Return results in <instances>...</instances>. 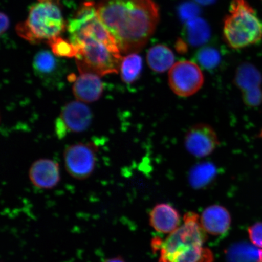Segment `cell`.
Listing matches in <instances>:
<instances>
[{"label": "cell", "instance_id": "obj_4", "mask_svg": "<svg viewBox=\"0 0 262 262\" xmlns=\"http://www.w3.org/2000/svg\"><path fill=\"white\" fill-rule=\"evenodd\" d=\"M224 37L229 47L242 49L262 39V21L246 0H232L224 25Z\"/></svg>", "mask_w": 262, "mask_h": 262}, {"label": "cell", "instance_id": "obj_21", "mask_svg": "<svg viewBox=\"0 0 262 262\" xmlns=\"http://www.w3.org/2000/svg\"><path fill=\"white\" fill-rule=\"evenodd\" d=\"M214 255L209 248L204 246L191 249L186 253L180 255L173 262H213Z\"/></svg>", "mask_w": 262, "mask_h": 262}, {"label": "cell", "instance_id": "obj_10", "mask_svg": "<svg viewBox=\"0 0 262 262\" xmlns=\"http://www.w3.org/2000/svg\"><path fill=\"white\" fill-rule=\"evenodd\" d=\"M29 177L35 187L39 189H52L60 182V168L58 164L53 160L39 159L31 166Z\"/></svg>", "mask_w": 262, "mask_h": 262}, {"label": "cell", "instance_id": "obj_7", "mask_svg": "<svg viewBox=\"0 0 262 262\" xmlns=\"http://www.w3.org/2000/svg\"><path fill=\"white\" fill-rule=\"evenodd\" d=\"M97 150L92 143H78L68 146L64 152L67 172L75 179L90 178L96 167Z\"/></svg>", "mask_w": 262, "mask_h": 262}, {"label": "cell", "instance_id": "obj_25", "mask_svg": "<svg viewBox=\"0 0 262 262\" xmlns=\"http://www.w3.org/2000/svg\"><path fill=\"white\" fill-rule=\"evenodd\" d=\"M248 234L255 247L262 248V222L256 223L249 228Z\"/></svg>", "mask_w": 262, "mask_h": 262}, {"label": "cell", "instance_id": "obj_8", "mask_svg": "<svg viewBox=\"0 0 262 262\" xmlns=\"http://www.w3.org/2000/svg\"><path fill=\"white\" fill-rule=\"evenodd\" d=\"M92 120L93 113L90 107L78 100L71 101L62 107L55 122V132L59 139L68 133L83 132L90 127Z\"/></svg>", "mask_w": 262, "mask_h": 262}, {"label": "cell", "instance_id": "obj_27", "mask_svg": "<svg viewBox=\"0 0 262 262\" xmlns=\"http://www.w3.org/2000/svg\"><path fill=\"white\" fill-rule=\"evenodd\" d=\"M101 262H126L122 256H116L112 258H106Z\"/></svg>", "mask_w": 262, "mask_h": 262}, {"label": "cell", "instance_id": "obj_11", "mask_svg": "<svg viewBox=\"0 0 262 262\" xmlns=\"http://www.w3.org/2000/svg\"><path fill=\"white\" fill-rule=\"evenodd\" d=\"M206 233L221 236L227 233L231 224L230 214L224 206L212 205L206 208L200 219Z\"/></svg>", "mask_w": 262, "mask_h": 262}, {"label": "cell", "instance_id": "obj_6", "mask_svg": "<svg viewBox=\"0 0 262 262\" xmlns=\"http://www.w3.org/2000/svg\"><path fill=\"white\" fill-rule=\"evenodd\" d=\"M168 83L177 96L188 97L201 89L204 83V76L201 69L194 62L180 61L170 69Z\"/></svg>", "mask_w": 262, "mask_h": 262}, {"label": "cell", "instance_id": "obj_5", "mask_svg": "<svg viewBox=\"0 0 262 262\" xmlns=\"http://www.w3.org/2000/svg\"><path fill=\"white\" fill-rule=\"evenodd\" d=\"M184 223L169 234L165 240L156 238L152 242L154 250L160 251L159 262H173L179 255L191 249L204 246L207 236L196 213H186Z\"/></svg>", "mask_w": 262, "mask_h": 262}, {"label": "cell", "instance_id": "obj_12", "mask_svg": "<svg viewBox=\"0 0 262 262\" xmlns=\"http://www.w3.org/2000/svg\"><path fill=\"white\" fill-rule=\"evenodd\" d=\"M100 77L93 73H80L74 80L73 86V94L77 100L90 103L99 100L104 89Z\"/></svg>", "mask_w": 262, "mask_h": 262}, {"label": "cell", "instance_id": "obj_16", "mask_svg": "<svg viewBox=\"0 0 262 262\" xmlns=\"http://www.w3.org/2000/svg\"><path fill=\"white\" fill-rule=\"evenodd\" d=\"M185 25L186 37L192 47H201L210 38L211 28L204 19L198 16L186 22Z\"/></svg>", "mask_w": 262, "mask_h": 262}, {"label": "cell", "instance_id": "obj_29", "mask_svg": "<svg viewBox=\"0 0 262 262\" xmlns=\"http://www.w3.org/2000/svg\"><path fill=\"white\" fill-rule=\"evenodd\" d=\"M257 262H262V250L261 251V254H260L259 260H258V261Z\"/></svg>", "mask_w": 262, "mask_h": 262}, {"label": "cell", "instance_id": "obj_1", "mask_svg": "<svg viewBox=\"0 0 262 262\" xmlns=\"http://www.w3.org/2000/svg\"><path fill=\"white\" fill-rule=\"evenodd\" d=\"M70 41L77 49L80 73L101 77L119 73L123 58L113 36L101 22L96 5L84 2L69 22Z\"/></svg>", "mask_w": 262, "mask_h": 262}, {"label": "cell", "instance_id": "obj_26", "mask_svg": "<svg viewBox=\"0 0 262 262\" xmlns=\"http://www.w3.org/2000/svg\"><path fill=\"white\" fill-rule=\"evenodd\" d=\"M9 18L7 15L1 13V34L3 35L8 31L9 26Z\"/></svg>", "mask_w": 262, "mask_h": 262}, {"label": "cell", "instance_id": "obj_23", "mask_svg": "<svg viewBox=\"0 0 262 262\" xmlns=\"http://www.w3.org/2000/svg\"><path fill=\"white\" fill-rule=\"evenodd\" d=\"M48 42L55 56L66 58L77 56V49L70 41L57 37L48 41Z\"/></svg>", "mask_w": 262, "mask_h": 262}, {"label": "cell", "instance_id": "obj_9", "mask_svg": "<svg viewBox=\"0 0 262 262\" xmlns=\"http://www.w3.org/2000/svg\"><path fill=\"white\" fill-rule=\"evenodd\" d=\"M219 145L220 142L217 134L208 124H196L186 134V149L198 158H204L211 155Z\"/></svg>", "mask_w": 262, "mask_h": 262}, {"label": "cell", "instance_id": "obj_22", "mask_svg": "<svg viewBox=\"0 0 262 262\" xmlns=\"http://www.w3.org/2000/svg\"><path fill=\"white\" fill-rule=\"evenodd\" d=\"M196 60L202 68L212 70L221 63V56L217 49L212 47L202 48L196 54Z\"/></svg>", "mask_w": 262, "mask_h": 262}, {"label": "cell", "instance_id": "obj_2", "mask_svg": "<svg viewBox=\"0 0 262 262\" xmlns=\"http://www.w3.org/2000/svg\"><path fill=\"white\" fill-rule=\"evenodd\" d=\"M96 7L101 22L125 54L145 47L159 21V7L153 0H100Z\"/></svg>", "mask_w": 262, "mask_h": 262}, {"label": "cell", "instance_id": "obj_17", "mask_svg": "<svg viewBox=\"0 0 262 262\" xmlns=\"http://www.w3.org/2000/svg\"><path fill=\"white\" fill-rule=\"evenodd\" d=\"M54 55L47 50L40 51L35 55L33 68L35 73L41 79H51L58 73V61Z\"/></svg>", "mask_w": 262, "mask_h": 262}, {"label": "cell", "instance_id": "obj_24", "mask_svg": "<svg viewBox=\"0 0 262 262\" xmlns=\"http://www.w3.org/2000/svg\"><path fill=\"white\" fill-rule=\"evenodd\" d=\"M200 9L198 6L192 2H185L180 6L179 15L182 21L187 22L198 17Z\"/></svg>", "mask_w": 262, "mask_h": 262}, {"label": "cell", "instance_id": "obj_13", "mask_svg": "<svg viewBox=\"0 0 262 262\" xmlns=\"http://www.w3.org/2000/svg\"><path fill=\"white\" fill-rule=\"evenodd\" d=\"M149 222L157 232L171 234L179 227L181 217L178 211L171 205L160 204L156 205L150 211Z\"/></svg>", "mask_w": 262, "mask_h": 262}, {"label": "cell", "instance_id": "obj_20", "mask_svg": "<svg viewBox=\"0 0 262 262\" xmlns=\"http://www.w3.org/2000/svg\"><path fill=\"white\" fill-rule=\"evenodd\" d=\"M143 70L142 57L136 53L129 54L123 58L120 70L123 83L131 84L139 79Z\"/></svg>", "mask_w": 262, "mask_h": 262}, {"label": "cell", "instance_id": "obj_28", "mask_svg": "<svg viewBox=\"0 0 262 262\" xmlns=\"http://www.w3.org/2000/svg\"><path fill=\"white\" fill-rule=\"evenodd\" d=\"M198 4L203 6H208L214 4L216 0H194Z\"/></svg>", "mask_w": 262, "mask_h": 262}, {"label": "cell", "instance_id": "obj_3", "mask_svg": "<svg viewBox=\"0 0 262 262\" xmlns=\"http://www.w3.org/2000/svg\"><path fill=\"white\" fill-rule=\"evenodd\" d=\"M66 24L58 0H37L29 10L26 21L16 26V31L32 43L59 37Z\"/></svg>", "mask_w": 262, "mask_h": 262}, {"label": "cell", "instance_id": "obj_14", "mask_svg": "<svg viewBox=\"0 0 262 262\" xmlns=\"http://www.w3.org/2000/svg\"><path fill=\"white\" fill-rule=\"evenodd\" d=\"M234 83L242 94L259 90L262 83L261 74L253 64L242 63L237 69Z\"/></svg>", "mask_w": 262, "mask_h": 262}, {"label": "cell", "instance_id": "obj_19", "mask_svg": "<svg viewBox=\"0 0 262 262\" xmlns=\"http://www.w3.org/2000/svg\"><path fill=\"white\" fill-rule=\"evenodd\" d=\"M217 175L214 164L204 162L193 167L189 172V181L193 188L199 189L208 185Z\"/></svg>", "mask_w": 262, "mask_h": 262}, {"label": "cell", "instance_id": "obj_15", "mask_svg": "<svg viewBox=\"0 0 262 262\" xmlns=\"http://www.w3.org/2000/svg\"><path fill=\"white\" fill-rule=\"evenodd\" d=\"M146 58L149 68L157 73H165L174 64L175 57L173 52L163 45H157L150 48Z\"/></svg>", "mask_w": 262, "mask_h": 262}, {"label": "cell", "instance_id": "obj_30", "mask_svg": "<svg viewBox=\"0 0 262 262\" xmlns=\"http://www.w3.org/2000/svg\"><path fill=\"white\" fill-rule=\"evenodd\" d=\"M261 1H262V0H261Z\"/></svg>", "mask_w": 262, "mask_h": 262}, {"label": "cell", "instance_id": "obj_18", "mask_svg": "<svg viewBox=\"0 0 262 262\" xmlns=\"http://www.w3.org/2000/svg\"><path fill=\"white\" fill-rule=\"evenodd\" d=\"M261 250L246 243L235 244L228 249L227 262H257L259 260Z\"/></svg>", "mask_w": 262, "mask_h": 262}]
</instances>
